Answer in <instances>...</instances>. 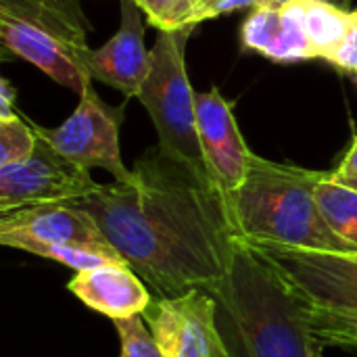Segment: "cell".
I'll return each mask as SVG.
<instances>
[{
  "label": "cell",
  "instance_id": "1",
  "mask_svg": "<svg viewBox=\"0 0 357 357\" xmlns=\"http://www.w3.org/2000/svg\"><path fill=\"white\" fill-rule=\"evenodd\" d=\"M132 172V182L100 184L73 203L92 215L155 299L211 291L241 241L226 195L159 149Z\"/></svg>",
  "mask_w": 357,
  "mask_h": 357
},
{
  "label": "cell",
  "instance_id": "2",
  "mask_svg": "<svg viewBox=\"0 0 357 357\" xmlns=\"http://www.w3.org/2000/svg\"><path fill=\"white\" fill-rule=\"evenodd\" d=\"M207 293L228 357H324L310 303L259 247L241 238Z\"/></svg>",
  "mask_w": 357,
  "mask_h": 357
},
{
  "label": "cell",
  "instance_id": "3",
  "mask_svg": "<svg viewBox=\"0 0 357 357\" xmlns=\"http://www.w3.org/2000/svg\"><path fill=\"white\" fill-rule=\"evenodd\" d=\"M324 172L268 161L253 153L249 174L228 203L238 236L253 245L357 253L324 220L316 186Z\"/></svg>",
  "mask_w": 357,
  "mask_h": 357
},
{
  "label": "cell",
  "instance_id": "4",
  "mask_svg": "<svg viewBox=\"0 0 357 357\" xmlns=\"http://www.w3.org/2000/svg\"><path fill=\"white\" fill-rule=\"evenodd\" d=\"M88 31L79 0H0L4 46L79 96L92 84Z\"/></svg>",
  "mask_w": 357,
  "mask_h": 357
},
{
  "label": "cell",
  "instance_id": "5",
  "mask_svg": "<svg viewBox=\"0 0 357 357\" xmlns=\"http://www.w3.org/2000/svg\"><path fill=\"white\" fill-rule=\"evenodd\" d=\"M192 29H159L151 48V73L136 98L155 123L157 149L197 174L211 178L199 142L197 92H192L186 73V42Z\"/></svg>",
  "mask_w": 357,
  "mask_h": 357
},
{
  "label": "cell",
  "instance_id": "6",
  "mask_svg": "<svg viewBox=\"0 0 357 357\" xmlns=\"http://www.w3.org/2000/svg\"><path fill=\"white\" fill-rule=\"evenodd\" d=\"M255 247L268 253L305 297L320 343L357 354V253Z\"/></svg>",
  "mask_w": 357,
  "mask_h": 357
},
{
  "label": "cell",
  "instance_id": "7",
  "mask_svg": "<svg viewBox=\"0 0 357 357\" xmlns=\"http://www.w3.org/2000/svg\"><path fill=\"white\" fill-rule=\"evenodd\" d=\"M121 111L105 105L92 84L79 96L77 109L54 130L42 128L33 121L31 128L40 140L50 144L56 153L69 161L88 169L100 167L109 172L115 182H132L134 172L126 167L119 146Z\"/></svg>",
  "mask_w": 357,
  "mask_h": 357
},
{
  "label": "cell",
  "instance_id": "8",
  "mask_svg": "<svg viewBox=\"0 0 357 357\" xmlns=\"http://www.w3.org/2000/svg\"><path fill=\"white\" fill-rule=\"evenodd\" d=\"M98 186L88 167L69 161L38 138V146L27 161L0 167V213L73 203L92 195Z\"/></svg>",
  "mask_w": 357,
  "mask_h": 357
},
{
  "label": "cell",
  "instance_id": "9",
  "mask_svg": "<svg viewBox=\"0 0 357 357\" xmlns=\"http://www.w3.org/2000/svg\"><path fill=\"white\" fill-rule=\"evenodd\" d=\"M142 318L165 357H228L207 291L153 299Z\"/></svg>",
  "mask_w": 357,
  "mask_h": 357
},
{
  "label": "cell",
  "instance_id": "10",
  "mask_svg": "<svg viewBox=\"0 0 357 357\" xmlns=\"http://www.w3.org/2000/svg\"><path fill=\"white\" fill-rule=\"evenodd\" d=\"M197 130L207 172L215 186L230 199L245 182L253 151L247 146L232 105L218 88L197 92Z\"/></svg>",
  "mask_w": 357,
  "mask_h": 357
},
{
  "label": "cell",
  "instance_id": "11",
  "mask_svg": "<svg viewBox=\"0 0 357 357\" xmlns=\"http://www.w3.org/2000/svg\"><path fill=\"white\" fill-rule=\"evenodd\" d=\"M0 245L19 251L31 245L111 247L92 215L75 203L36 205L0 213Z\"/></svg>",
  "mask_w": 357,
  "mask_h": 357
},
{
  "label": "cell",
  "instance_id": "12",
  "mask_svg": "<svg viewBox=\"0 0 357 357\" xmlns=\"http://www.w3.org/2000/svg\"><path fill=\"white\" fill-rule=\"evenodd\" d=\"M119 29L100 48H90L86 67L92 79H98L126 98L138 96L151 73V52L144 46L142 8L136 0H119Z\"/></svg>",
  "mask_w": 357,
  "mask_h": 357
},
{
  "label": "cell",
  "instance_id": "13",
  "mask_svg": "<svg viewBox=\"0 0 357 357\" xmlns=\"http://www.w3.org/2000/svg\"><path fill=\"white\" fill-rule=\"evenodd\" d=\"M67 291L88 310L113 322L142 316L155 299L144 280L128 264H107L75 272L67 282Z\"/></svg>",
  "mask_w": 357,
  "mask_h": 357
},
{
  "label": "cell",
  "instance_id": "14",
  "mask_svg": "<svg viewBox=\"0 0 357 357\" xmlns=\"http://www.w3.org/2000/svg\"><path fill=\"white\" fill-rule=\"evenodd\" d=\"M241 40L247 50L259 52L261 56L276 63H295L316 59V52L303 31V25L293 8L255 6L243 21Z\"/></svg>",
  "mask_w": 357,
  "mask_h": 357
},
{
  "label": "cell",
  "instance_id": "15",
  "mask_svg": "<svg viewBox=\"0 0 357 357\" xmlns=\"http://www.w3.org/2000/svg\"><path fill=\"white\" fill-rule=\"evenodd\" d=\"M291 4L303 25L316 59L328 61L357 23V8H339L322 0H295Z\"/></svg>",
  "mask_w": 357,
  "mask_h": 357
},
{
  "label": "cell",
  "instance_id": "16",
  "mask_svg": "<svg viewBox=\"0 0 357 357\" xmlns=\"http://www.w3.org/2000/svg\"><path fill=\"white\" fill-rule=\"evenodd\" d=\"M316 199L331 230L357 249V190L347 188L324 172L316 186Z\"/></svg>",
  "mask_w": 357,
  "mask_h": 357
},
{
  "label": "cell",
  "instance_id": "17",
  "mask_svg": "<svg viewBox=\"0 0 357 357\" xmlns=\"http://www.w3.org/2000/svg\"><path fill=\"white\" fill-rule=\"evenodd\" d=\"M38 146V136L31 123L19 113L0 119V167L27 161Z\"/></svg>",
  "mask_w": 357,
  "mask_h": 357
},
{
  "label": "cell",
  "instance_id": "18",
  "mask_svg": "<svg viewBox=\"0 0 357 357\" xmlns=\"http://www.w3.org/2000/svg\"><path fill=\"white\" fill-rule=\"evenodd\" d=\"M113 324L121 343L119 357H165L142 316L115 320Z\"/></svg>",
  "mask_w": 357,
  "mask_h": 357
},
{
  "label": "cell",
  "instance_id": "19",
  "mask_svg": "<svg viewBox=\"0 0 357 357\" xmlns=\"http://www.w3.org/2000/svg\"><path fill=\"white\" fill-rule=\"evenodd\" d=\"M149 23L157 29H182L188 25L190 2L188 0H136Z\"/></svg>",
  "mask_w": 357,
  "mask_h": 357
},
{
  "label": "cell",
  "instance_id": "20",
  "mask_svg": "<svg viewBox=\"0 0 357 357\" xmlns=\"http://www.w3.org/2000/svg\"><path fill=\"white\" fill-rule=\"evenodd\" d=\"M259 6V0H205L199 6H195L188 15V25L195 27L205 19H213L232 10H241V8H255Z\"/></svg>",
  "mask_w": 357,
  "mask_h": 357
},
{
  "label": "cell",
  "instance_id": "21",
  "mask_svg": "<svg viewBox=\"0 0 357 357\" xmlns=\"http://www.w3.org/2000/svg\"><path fill=\"white\" fill-rule=\"evenodd\" d=\"M331 178L347 188L357 190V136L351 140L347 153L339 161V165L331 172Z\"/></svg>",
  "mask_w": 357,
  "mask_h": 357
},
{
  "label": "cell",
  "instance_id": "22",
  "mask_svg": "<svg viewBox=\"0 0 357 357\" xmlns=\"http://www.w3.org/2000/svg\"><path fill=\"white\" fill-rule=\"evenodd\" d=\"M328 63H333L335 67L357 73V23L351 27V31L345 36V40L341 42V46L335 50V54L328 59Z\"/></svg>",
  "mask_w": 357,
  "mask_h": 357
},
{
  "label": "cell",
  "instance_id": "23",
  "mask_svg": "<svg viewBox=\"0 0 357 357\" xmlns=\"http://www.w3.org/2000/svg\"><path fill=\"white\" fill-rule=\"evenodd\" d=\"M13 98L15 90L10 88L8 79H0V119L13 117L17 113V109L13 107Z\"/></svg>",
  "mask_w": 357,
  "mask_h": 357
},
{
  "label": "cell",
  "instance_id": "24",
  "mask_svg": "<svg viewBox=\"0 0 357 357\" xmlns=\"http://www.w3.org/2000/svg\"><path fill=\"white\" fill-rule=\"evenodd\" d=\"M295 0H259V6H274V8H282L287 4H291Z\"/></svg>",
  "mask_w": 357,
  "mask_h": 357
},
{
  "label": "cell",
  "instance_id": "25",
  "mask_svg": "<svg viewBox=\"0 0 357 357\" xmlns=\"http://www.w3.org/2000/svg\"><path fill=\"white\" fill-rule=\"evenodd\" d=\"M322 2L335 4V6H339V8H349V2H351V0H322Z\"/></svg>",
  "mask_w": 357,
  "mask_h": 357
},
{
  "label": "cell",
  "instance_id": "26",
  "mask_svg": "<svg viewBox=\"0 0 357 357\" xmlns=\"http://www.w3.org/2000/svg\"><path fill=\"white\" fill-rule=\"evenodd\" d=\"M188 2H190V6L195 8V6H199L201 2H205V0H188ZM192 8H190V10H192Z\"/></svg>",
  "mask_w": 357,
  "mask_h": 357
}]
</instances>
